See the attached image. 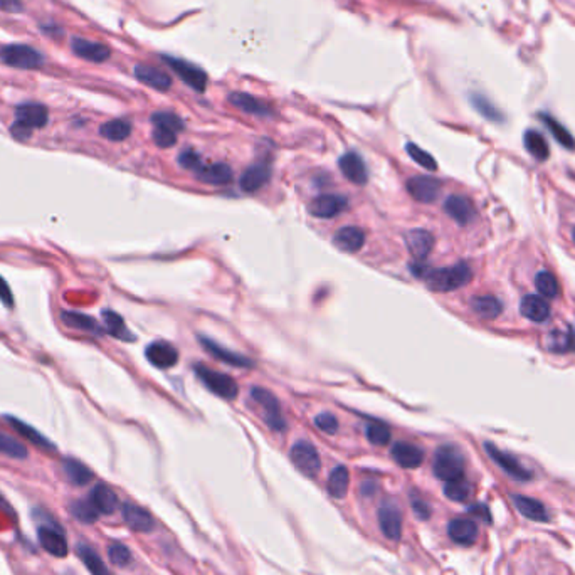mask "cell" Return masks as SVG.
Instances as JSON below:
<instances>
[{
    "label": "cell",
    "instance_id": "6da1fadb",
    "mask_svg": "<svg viewBox=\"0 0 575 575\" xmlns=\"http://www.w3.org/2000/svg\"><path fill=\"white\" fill-rule=\"evenodd\" d=\"M473 278V271L466 262H458L449 268H439L431 269L428 276H426V284L431 291H454L466 286Z\"/></svg>",
    "mask_w": 575,
    "mask_h": 575
},
{
    "label": "cell",
    "instance_id": "7a4b0ae2",
    "mask_svg": "<svg viewBox=\"0 0 575 575\" xmlns=\"http://www.w3.org/2000/svg\"><path fill=\"white\" fill-rule=\"evenodd\" d=\"M48 108L39 103H25L15 109V123L10 128L12 135L19 140H25L30 136V132L36 128H43L48 123Z\"/></svg>",
    "mask_w": 575,
    "mask_h": 575
},
{
    "label": "cell",
    "instance_id": "3957f363",
    "mask_svg": "<svg viewBox=\"0 0 575 575\" xmlns=\"http://www.w3.org/2000/svg\"><path fill=\"white\" fill-rule=\"evenodd\" d=\"M434 474L443 481H452L464 476V458L456 446H441L434 454Z\"/></svg>",
    "mask_w": 575,
    "mask_h": 575
},
{
    "label": "cell",
    "instance_id": "277c9868",
    "mask_svg": "<svg viewBox=\"0 0 575 575\" xmlns=\"http://www.w3.org/2000/svg\"><path fill=\"white\" fill-rule=\"evenodd\" d=\"M194 370H196V374L199 375V379L204 382V386L211 392H214L216 395L227 399V401H232V399L238 397L239 386L232 377L222 374V372L212 370V368L205 367V365L202 364H197Z\"/></svg>",
    "mask_w": 575,
    "mask_h": 575
},
{
    "label": "cell",
    "instance_id": "5b68a950",
    "mask_svg": "<svg viewBox=\"0 0 575 575\" xmlns=\"http://www.w3.org/2000/svg\"><path fill=\"white\" fill-rule=\"evenodd\" d=\"M289 458H291V463L308 478H315L322 470V459H320L318 449L308 441H298V443L293 444Z\"/></svg>",
    "mask_w": 575,
    "mask_h": 575
},
{
    "label": "cell",
    "instance_id": "8992f818",
    "mask_svg": "<svg viewBox=\"0 0 575 575\" xmlns=\"http://www.w3.org/2000/svg\"><path fill=\"white\" fill-rule=\"evenodd\" d=\"M0 59L6 64L14 67H21V70H36L44 63V58L41 52L36 49L29 48V45L22 44H12L6 45L0 51Z\"/></svg>",
    "mask_w": 575,
    "mask_h": 575
},
{
    "label": "cell",
    "instance_id": "52a82bcc",
    "mask_svg": "<svg viewBox=\"0 0 575 575\" xmlns=\"http://www.w3.org/2000/svg\"><path fill=\"white\" fill-rule=\"evenodd\" d=\"M251 395L264 409V417L269 428L273 431H284L286 429V422H284L283 414H281L280 401L276 399V395L261 387H254L251 390Z\"/></svg>",
    "mask_w": 575,
    "mask_h": 575
},
{
    "label": "cell",
    "instance_id": "ba28073f",
    "mask_svg": "<svg viewBox=\"0 0 575 575\" xmlns=\"http://www.w3.org/2000/svg\"><path fill=\"white\" fill-rule=\"evenodd\" d=\"M485 449H486V452H488L490 458L493 459L494 463H496L498 466H500L501 470L510 476V478L516 479V481H528V479L533 478V474L530 473V471H528L527 468H525L523 464L515 458V456L501 451V449L494 446L493 443H485Z\"/></svg>",
    "mask_w": 575,
    "mask_h": 575
},
{
    "label": "cell",
    "instance_id": "9c48e42d",
    "mask_svg": "<svg viewBox=\"0 0 575 575\" xmlns=\"http://www.w3.org/2000/svg\"><path fill=\"white\" fill-rule=\"evenodd\" d=\"M162 59L165 61V63L169 64V66L172 67L178 76H180V79L185 83V85L194 87V90L199 91V93H202V91L205 90V86H207V74H205L200 67L194 66V64H190V63H185V61H182V59L170 58V56H163Z\"/></svg>",
    "mask_w": 575,
    "mask_h": 575
},
{
    "label": "cell",
    "instance_id": "30bf717a",
    "mask_svg": "<svg viewBox=\"0 0 575 575\" xmlns=\"http://www.w3.org/2000/svg\"><path fill=\"white\" fill-rule=\"evenodd\" d=\"M407 192L419 202L424 204H431L437 199L443 184L437 178L429 177V175H416V177L407 180Z\"/></svg>",
    "mask_w": 575,
    "mask_h": 575
},
{
    "label": "cell",
    "instance_id": "8fae6325",
    "mask_svg": "<svg viewBox=\"0 0 575 575\" xmlns=\"http://www.w3.org/2000/svg\"><path fill=\"white\" fill-rule=\"evenodd\" d=\"M346 207H348L346 197L338 194H323L310 204V214L318 219H330L344 212Z\"/></svg>",
    "mask_w": 575,
    "mask_h": 575
},
{
    "label": "cell",
    "instance_id": "7c38bea8",
    "mask_svg": "<svg viewBox=\"0 0 575 575\" xmlns=\"http://www.w3.org/2000/svg\"><path fill=\"white\" fill-rule=\"evenodd\" d=\"M379 525L384 536L388 540H399L402 535V515L397 505L387 503L380 505L379 508Z\"/></svg>",
    "mask_w": 575,
    "mask_h": 575
},
{
    "label": "cell",
    "instance_id": "4fadbf2b",
    "mask_svg": "<svg viewBox=\"0 0 575 575\" xmlns=\"http://www.w3.org/2000/svg\"><path fill=\"white\" fill-rule=\"evenodd\" d=\"M145 355H147V360L157 368H170L177 365L178 362L177 348L172 344L163 340L154 342V344L148 345L147 350H145Z\"/></svg>",
    "mask_w": 575,
    "mask_h": 575
},
{
    "label": "cell",
    "instance_id": "5bb4252c",
    "mask_svg": "<svg viewBox=\"0 0 575 575\" xmlns=\"http://www.w3.org/2000/svg\"><path fill=\"white\" fill-rule=\"evenodd\" d=\"M121 515H123L125 523H127L133 532L150 533L155 528L154 516L138 505L123 503V506H121Z\"/></svg>",
    "mask_w": 575,
    "mask_h": 575
},
{
    "label": "cell",
    "instance_id": "9a60e30c",
    "mask_svg": "<svg viewBox=\"0 0 575 575\" xmlns=\"http://www.w3.org/2000/svg\"><path fill=\"white\" fill-rule=\"evenodd\" d=\"M444 211L459 226H468L476 216L473 202L468 199V197L456 196V194L454 196H449L446 202H444Z\"/></svg>",
    "mask_w": 575,
    "mask_h": 575
},
{
    "label": "cell",
    "instance_id": "2e32d148",
    "mask_svg": "<svg viewBox=\"0 0 575 575\" xmlns=\"http://www.w3.org/2000/svg\"><path fill=\"white\" fill-rule=\"evenodd\" d=\"M338 167H340L342 174L348 178L352 184L365 185L368 180L367 165H365L364 158L355 151H348L344 157L338 160Z\"/></svg>",
    "mask_w": 575,
    "mask_h": 575
},
{
    "label": "cell",
    "instance_id": "e0dca14e",
    "mask_svg": "<svg viewBox=\"0 0 575 575\" xmlns=\"http://www.w3.org/2000/svg\"><path fill=\"white\" fill-rule=\"evenodd\" d=\"M478 525L473 520H468V518H454L448 525V535L458 545H473L476 540H478Z\"/></svg>",
    "mask_w": 575,
    "mask_h": 575
},
{
    "label": "cell",
    "instance_id": "ac0fdd59",
    "mask_svg": "<svg viewBox=\"0 0 575 575\" xmlns=\"http://www.w3.org/2000/svg\"><path fill=\"white\" fill-rule=\"evenodd\" d=\"M406 246L416 261H424L434 247V236L424 229L409 231L406 234Z\"/></svg>",
    "mask_w": 575,
    "mask_h": 575
},
{
    "label": "cell",
    "instance_id": "d6986e66",
    "mask_svg": "<svg viewBox=\"0 0 575 575\" xmlns=\"http://www.w3.org/2000/svg\"><path fill=\"white\" fill-rule=\"evenodd\" d=\"M392 459L406 470H416L424 461V452L421 448L409 443H395L390 449Z\"/></svg>",
    "mask_w": 575,
    "mask_h": 575
},
{
    "label": "cell",
    "instance_id": "ffe728a7",
    "mask_svg": "<svg viewBox=\"0 0 575 575\" xmlns=\"http://www.w3.org/2000/svg\"><path fill=\"white\" fill-rule=\"evenodd\" d=\"M135 76L140 83L158 91H167L172 86V79L165 71L155 66H148V64H136Z\"/></svg>",
    "mask_w": 575,
    "mask_h": 575
},
{
    "label": "cell",
    "instance_id": "44dd1931",
    "mask_svg": "<svg viewBox=\"0 0 575 575\" xmlns=\"http://www.w3.org/2000/svg\"><path fill=\"white\" fill-rule=\"evenodd\" d=\"M271 178V167L266 165V163H256V165L249 167V169L244 170L241 175V189L247 194L258 192L259 189L264 187L266 184Z\"/></svg>",
    "mask_w": 575,
    "mask_h": 575
},
{
    "label": "cell",
    "instance_id": "7402d4cb",
    "mask_svg": "<svg viewBox=\"0 0 575 575\" xmlns=\"http://www.w3.org/2000/svg\"><path fill=\"white\" fill-rule=\"evenodd\" d=\"M202 346H204L207 352H211L212 357H216L217 360L224 362V364H229V365H234V367H251L253 365V362L249 359H246L244 355H241V353H236L232 352V350H227L224 348L222 345L216 344L214 340H211V338H205V337H199Z\"/></svg>",
    "mask_w": 575,
    "mask_h": 575
},
{
    "label": "cell",
    "instance_id": "603a6c76",
    "mask_svg": "<svg viewBox=\"0 0 575 575\" xmlns=\"http://www.w3.org/2000/svg\"><path fill=\"white\" fill-rule=\"evenodd\" d=\"M72 51L79 58L93 61V63H103L109 58V49L101 43H93V41H86L83 37H74L72 39Z\"/></svg>",
    "mask_w": 575,
    "mask_h": 575
},
{
    "label": "cell",
    "instance_id": "cb8c5ba5",
    "mask_svg": "<svg viewBox=\"0 0 575 575\" xmlns=\"http://www.w3.org/2000/svg\"><path fill=\"white\" fill-rule=\"evenodd\" d=\"M364 242H365V232L355 226L342 227V229L338 231L333 238V244L337 246L340 251H344V253H348V254H353V253H357V251H360L362 246H364Z\"/></svg>",
    "mask_w": 575,
    "mask_h": 575
},
{
    "label": "cell",
    "instance_id": "d4e9b609",
    "mask_svg": "<svg viewBox=\"0 0 575 575\" xmlns=\"http://www.w3.org/2000/svg\"><path fill=\"white\" fill-rule=\"evenodd\" d=\"M37 536H39L41 547H43L48 554H51L52 557L61 558L67 555V542L61 532L54 530V528L41 527L39 530H37Z\"/></svg>",
    "mask_w": 575,
    "mask_h": 575
},
{
    "label": "cell",
    "instance_id": "484cf974",
    "mask_svg": "<svg viewBox=\"0 0 575 575\" xmlns=\"http://www.w3.org/2000/svg\"><path fill=\"white\" fill-rule=\"evenodd\" d=\"M513 503H515L518 512L525 518H528V520L542 521V523L550 520L545 505L542 501L535 500V498L523 496V494H513Z\"/></svg>",
    "mask_w": 575,
    "mask_h": 575
},
{
    "label": "cell",
    "instance_id": "4316f807",
    "mask_svg": "<svg viewBox=\"0 0 575 575\" xmlns=\"http://www.w3.org/2000/svg\"><path fill=\"white\" fill-rule=\"evenodd\" d=\"M229 103L232 106H236L241 112L249 113V115H258V116H269L273 115L271 108H269L266 103L259 101L258 98H254L253 94L241 93V91H236V93L229 94Z\"/></svg>",
    "mask_w": 575,
    "mask_h": 575
},
{
    "label": "cell",
    "instance_id": "83f0119b",
    "mask_svg": "<svg viewBox=\"0 0 575 575\" xmlns=\"http://www.w3.org/2000/svg\"><path fill=\"white\" fill-rule=\"evenodd\" d=\"M520 311L530 322L543 323L550 318V306L543 298L536 295H527L520 303Z\"/></svg>",
    "mask_w": 575,
    "mask_h": 575
},
{
    "label": "cell",
    "instance_id": "f1b7e54d",
    "mask_svg": "<svg viewBox=\"0 0 575 575\" xmlns=\"http://www.w3.org/2000/svg\"><path fill=\"white\" fill-rule=\"evenodd\" d=\"M90 501L93 503L94 508L98 510V513H101V515H112V513H115L118 508L116 493L109 488V486L103 485V483L94 486L93 491H91Z\"/></svg>",
    "mask_w": 575,
    "mask_h": 575
},
{
    "label": "cell",
    "instance_id": "f546056e",
    "mask_svg": "<svg viewBox=\"0 0 575 575\" xmlns=\"http://www.w3.org/2000/svg\"><path fill=\"white\" fill-rule=\"evenodd\" d=\"M197 180L204 182V184L211 185H226L232 182V170L229 165L226 163H214V165L209 167H200L196 172Z\"/></svg>",
    "mask_w": 575,
    "mask_h": 575
},
{
    "label": "cell",
    "instance_id": "4dcf8cb0",
    "mask_svg": "<svg viewBox=\"0 0 575 575\" xmlns=\"http://www.w3.org/2000/svg\"><path fill=\"white\" fill-rule=\"evenodd\" d=\"M6 421L9 422L10 428L15 429V432H19V434H21V436H24L25 439L30 441V443H32V444H36V446L48 449V451H54V449H56L54 444H52L51 441L48 439V437L43 436V434L37 431V429H34L32 426H29V424H25V422H22L21 419L12 417V416H6Z\"/></svg>",
    "mask_w": 575,
    "mask_h": 575
},
{
    "label": "cell",
    "instance_id": "1f68e13d",
    "mask_svg": "<svg viewBox=\"0 0 575 575\" xmlns=\"http://www.w3.org/2000/svg\"><path fill=\"white\" fill-rule=\"evenodd\" d=\"M63 470L66 478L70 479L72 485L76 486H85L93 479V471L83 464L81 461L74 458H66L63 461Z\"/></svg>",
    "mask_w": 575,
    "mask_h": 575
},
{
    "label": "cell",
    "instance_id": "d6a6232c",
    "mask_svg": "<svg viewBox=\"0 0 575 575\" xmlns=\"http://www.w3.org/2000/svg\"><path fill=\"white\" fill-rule=\"evenodd\" d=\"M350 486V473L345 466H337L331 471L328 476V483H326V490H328L330 496L335 500H342L346 496Z\"/></svg>",
    "mask_w": 575,
    "mask_h": 575
},
{
    "label": "cell",
    "instance_id": "836d02e7",
    "mask_svg": "<svg viewBox=\"0 0 575 575\" xmlns=\"http://www.w3.org/2000/svg\"><path fill=\"white\" fill-rule=\"evenodd\" d=\"M523 143L528 154L535 160H539V162H545L550 157V147H548L547 140L543 138L542 133L535 132V129H528L523 136Z\"/></svg>",
    "mask_w": 575,
    "mask_h": 575
},
{
    "label": "cell",
    "instance_id": "e575fe53",
    "mask_svg": "<svg viewBox=\"0 0 575 575\" xmlns=\"http://www.w3.org/2000/svg\"><path fill=\"white\" fill-rule=\"evenodd\" d=\"M471 308H473L476 315L486 320L498 318L503 311V304L494 296H474L471 300Z\"/></svg>",
    "mask_w": 575,
    "mask_h": 575
},
{
    "label": "cell",
    "instance_id": "d590c367",
    "mask_svg": "<svg viewBox=\"0 0 575 575\" xmlns=\"http://www.w3.org/2000/svg\"><path fill=\"white\" fill-rule=\"evenodd\" d=\"M61 320H63L67 326H71V328L83 330L94 335L103 333L101 326L98 325L96 320L87 317L85 313H78V311H63V313H61Z\"/></svg>",
    "mask_w": 575,
    "mask_h": 575
},
{
    "label": "cell",
    "instance_id": "8d00e7d4",
    "mask_svg": "<svg viewBox=\"0 0 575 575\" xmlns=\"http://www.w3.org/2000/svg\"><path fill=\"white\" fill-rule=\"evenodd\" d=\"M76 555L81 558L86 569L93 575H112L108 567H106V563L103 562V558L91 547L85 545V543H79V545L76 547Z\"/></svg>",
    "mask_w": 575,
    "mask_h": 575
},
{
    "label": "cell",
    "instance_id": "74e56055",
    "mask_svg": "<svg viewBox=\"0 0 575 575\" xmlns=\"http://www.w3.org/2000/svg\"><path fill=\"white\" fill-rule=\"evenodd\" d=\"M103 322H105V330L108 331L109 335H113V337L120 338V340H125V342L135 340V335L129 333L127 325H125L123 318H121L118 313H115V311H112V310L103 311Z\"/></svg>",
    "mask_w": 575,
    "mask_h": 575
},
{
    "label": "cell",
    "instance_id": "f35d334b",
    "mask_svg": "<svg viewBox=\"0 0 575 575\" xmlns=\"http://www.w3.org/2000/svg\"><path fill=\"white\" fill-rule=\"evenodd\" d=\"M547 348L555 353L575 352V328L572 326L569 331H552L547 337Z\"/></svg>",
    "mask_w": 575,
    "mask_h": 575
},
{
    "label": "cell",
    "instance_id": "ab89813d",
    "mask_svg": "<svg viewBox=\"0 0 575 575\" xmlns=\"http://www.w3.org/2000/svg\"><path fill=\"white\" fill-rule=\"evenodd\" d=\"M540 118H542V121L545 123V127L550 129V133L554 135V138L557 140V142L561 143L562 147H565L567 150H570V151L575 150V138L572 136V133L569 132V129L563 127L562 123H558V121L555 120L554 116L543 115V113H542Z\"/></svg>",
    "mask_w": 575,
    "mask_h": 575
},
{
    "label": "cell",
    "instance_id": "60d3db41",
    "mask_svg": "<svg viewBox=\"0 0 575 575\" xmlns=\"http://www.w3.org/2000/svg\"><path fill=\"white\" fill-rule=\"evenodd\" d=\"M101 136H105L109 142H123L132 133V123L127 120H112L108 123L101 125Z\"/></svg>",
    "mask_w": 575,
    "mask_h": 575
},
{
    "label": "cell",
    "instance_id": "b9f144b4",
    "mask_svg": "<svg viewBox=\"0 0 575 575\" xmlns=\"http://www.w3.org/2000/svg\"><path fill=\"white\" fill-rule=\"evenodd\" d=\"M471 103H473L474 109L481 116H485L486 120L490 121H503L505 116L496 106L491 103L488 98H485L483 94H471Z\"/></svg>",
    "mask_w": 575,
    "mask_h": 575
},
{
    "label": "cell",
    "instance_id": "7bdbcfd3",
    "mask_svg": "<svg viewBox=\"0 0 575 575\" xmlns=\"http://www.w3.org/2000/svg\"><path fill=\"white\" fill-rule=\"evenodd\" d=\"M71 515L76 518V520L83 521V523H94L100 516L98 510L94 508L93 503L90 500H76L70 505Z\"/></svg>",
    "mask_w": 575,
    "mask_h": 575
},
{
    "label": "cell",
    "instance_id": "ee69618b",
    "mask_svg": "<svg viewBox=\"0 0 575 575\" xmlns=\"http://www.w3.org/2000/svg\"><path fill=\"white\" fill-rule=\"evenodd\" d=\"M471 493H473V488L464 478L452 479V481H448L444 485V494L452 501H459V503L466 501L471 496Z\"/></svg>",
    "mask_w": 575,
    "mask_h": 575
},
{
    "label": "cell",
    "instance_id": "f6af8a7d",
    "mask_svg": "<svg viewBox=\"0 0 575 575\" xmlns=\"http://www.w3.org/2000/svg\"><path fill=\"white\" fill-rule=\"evenodd\" d=\"M0 454H6L14 459H25L28 458V449L17 439L7 436L6 432H0Z\"/></svg>",
    "mask_w": 575,
    "mask_h": 575
},
{
    "label": "cell",
    "instance_id": "bcb514c9",
    "mask_svg": "<svg viewBox=\"0 0 575 575\" xmlns=\"http://www.w3.org/2000/svg\"><path fill=\"white\" fill-rule=\"evenodd\" d=\"M151 123L155 125V128H165L170 129V132H182L185 128L184 120L180 116L174 115L170 112H158L151 116Z\"/></svg>",
    "mask_w": 575,
    "mask_h": 575
},
{
    "label": "cell",
    "instance_id": "7dc6e473",
    "mask_svg": "<svg viewBox=\"0 0 575 575\" xmlns=\"http://www.w3.org/2000/svg\"><path fill=\"white\" fill-rule=\"evenodd\" d=\"M535 284L542 296H547V298H555V296L558 295V283L550 271H540L539 274H536Z\"/></svg>",
    "mask_w": 575,
    "mask_h": 575
},
{
    "label": "cell",
    "instance_id": "c3c4849f",
    "mask_svg": "<svg viewBox=\"0 0 575 575\" xmlns=\"http://www.w3.org/2000/svg\"><path fill=\"white\" fill-rule=\"evenodd\" d=\"M406 150H407V154H409V157L412 158L417 165L424 167V169H428V170L437 169L436 158H434L431 154H428L426 150H422L421 147H417L416 143H407Z\"/></svg>",
    "mask_w": 575,
    "mask_h": 575
},
{
    "label": "cell",
    "instance_id": "681fc988",
    "mask_svg": "<svg viewBox=\"0 0 575 575\" xmlns=\"http://www.w3.org/2000/svg\"><path fill=\"white\" fill-rule=\"evenodd\" d=\"M365 434H367V439L375 446H386L390 441V429L382 422H370Z\"/></svg>",
    "mask_w": 575,
    "mask_h": 575
},
{
    "label": "cell",
    "instance_id": "f907efd6",
    "mask_svg": "<svg viewBox=\"0 0 575 575\" xmlns=\"http://www.w3.org/2000/svg\"><path fill=\"white\" fill-rule=\"evenodd\" d=\"M108 557L116 567H128L132 563V552L123 543H112L108 548Z\"/></svg>",
    "mask_w": 575,
    "mask_h": 575
},
{
    "label": "cell",
    "instance_id": "816d5d0a",
    "mask_svg": "<svg viewBox=\"0 0 575 575\" xmlns=\"http://www.w3.org/2000/svg\"><path fill=\"white\" fill-rule=\"evenodd\" d=\"M315 426L325 434H335L338 431V419L330 412H322L315 417Z\"/></svg>",
    "mask_w": 575,
    "mask_h": 575
},
{
    "label": "cell",
    "instance_id": "f5cc1de1",
    "mask_svg": "<svg viewBox=\"0 0 575 575\" xmlns=\"http://www.w3.org/2000/svg\"><path fill=\"white\" fill-rule=\"evenodd\" d=\"M154 142L160 148H170L177 143V133L170 132V129H165V128H155Z\"/></svg>",
    "mask_w": 575,
    "mask_h": 575
},
{
    "label": "cell",
    "instance_id": "db71d44e",
    "mask_svg": "<svg viewBox=\"0 0 575 575\" xmlns=\"http://www.w3.org/2000/svg\"><path fill=\"white\" fill-rule=\"evenodd\" d=\"M178 163H180L182 167H184V169H187V170H199L200 169V157H199V154H197V151H194V150H185V151H182L180 154V157H178Z\"/></svg>",
    "mask_w": 575,
    "mask_h": 575
},
{
    "label": "cell",
    "instance_id": "11a10c76",
    "mask_svg": "<svg viewBox=\"0 0 575 575\" xmlns=\"http://www.w3.org/2000/svg\"><path fill=\"white\" fill-rule=\"evenodd\" d=\"M410 505H412L416 516L421 518V520H428V518L431 516V506L426 503L422 498H412V503Z\"/></svg>",
    "mask_w": 575,
    "mask_h": 575
},
{
    "label": "cell",
    "instance_id": "9f6ffc18",
    "mask_svg": "<svg viewBox=\"0 0 575 575\" xmlns=\"http://www.w3.org/2000/svg\"><path fill=\"white\" fill-rule=\"evenodd\" d=\"M0 302L6 304L7 308L14 306V295H12V291H10L7 281L3 280L2 276H0Z\"/></svg>",
    "mask_w": 575,
    "mask_h": 575
},
{
    "label": "cell",
    "instance_id": "6f0895ef",
    "mask_svg": "<svg viewBox=\"0 0 575 575\" xmlns=\"http://www.w3.org/2000/svg\"><path fill=\"white\" fill-rule=\"evenodd\" d=\"M468 512L471 513V515H476V516H479V518H483V520L485 521H488V523H491V515H490V510H488V506L486 505H473V506H470V510H468Z\"/></svg>",
    "mask_w": 575,
    "mask_h": 575
},
{
    "label": "cell",
    "instance_id": "680465c9",
    "mask_svg": "<svg viewBox=\"0 0 575 575\" xmlns=\"http://www.w3.org/2000/svg\"><path fill=\"white\" fill-rule=\"evenodd\" d=\"M410 271L416 278H422V280H426V276H428L429 271H431V268H428V266L424 264L422 261H417L414 262V264H410Z\"/></svg>",
    "mask_w": 575,
    "mask_h": 575
},
{
    "label": "cell",
    "instance_id": "91938a15",
    "mask_svg": "<svg viewBox=\"0 0 575 575\" xmlns=\"http://www.w3.org/2000/svg\"><path fill=\"white\" fill-rule=\"evenodd\" d=\"M17 2H19V0H0V6H2L3 9H7V10H14L19 7Z\"/></svg>",
    "mask_w": 575,
    "mask_h": 575
},
{
    "label": "cell",
    "instance_id": "94428289",
    "mask_svg": "<svg viewBox=\"0 0 575 575\" xmlns=\"http://www.w3.org/2000/svg\"><path fill=\"white\" fill-rule=\"evenodd\" d=\"M572 239H574V242H575V229L572 231Z\"/></svg>",
    "mask_w": 575,
    "mask_h": 575
}]
</instances>
